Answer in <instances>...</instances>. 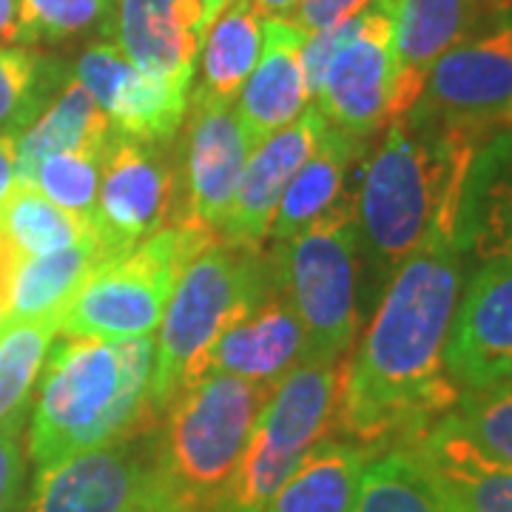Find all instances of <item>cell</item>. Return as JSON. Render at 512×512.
Segmentation results:
<instances>
[{"mask_svg": "<svg viewBox=\"0 0 512 512\" xmlns=\"http://www.w3.org/2000/svg\"><path fill=\"white\" fill-rule=\"evenodd\" d=\"M348 362L350 353L333 362H299L285 373L256 421L222 512L265 510L299 461L336 430Z\"/></svg>", "mask_w": 512, "mask_h": 512, "instance_id": "ba28073f", "label": "cell"}, {"mask_svg": "<svg viewBox=\"0 0 512 512\" xmlns=\"http://www.w3.org/2000/svg\"><path fill=\"white\" fill-rule=\"evenodd\" d=\"M461 293L456 239H436L393 271L362 348L348 362L336 430L359 447H410L456 410L447 339Z\"/></svg>", "mask_w": 512, "mask_h": 512, "instance_id": "6da1fadb", "label": "cell"}, {"mask_svg": "<svg viewBox=\"0 0 512 512\" xmlns=\"http://www.w3.org/2000/svg\"><path fill=\"white\" fill-rule=\"evenodd\" d=\"M476 146L453 128L404 114L387 123L356 197L359 234L384 271L436 239H456L458 202Z\"/></svg>", "mask_w": 512, "mask_h": 512, "instance_id": "7a4b0ae2", "label": "cell"}, {"mask_svg": "<svg viewBox=\"0 0 512 512\" xmlns=\"http://www.w3.org/2000/svg\"><path fill=\"white\" fill-rule=\"evenodd\" d=\"M305 330L282 293H271L228 330L197 367L191 384L205 376H239L248 382L279 384L302 362Z\"/></svg>", "mask_w": 512, "mask_h": 512, "instance_id": "d6986e66", "label": "cell"}, {"mask_svg": "<svg viewBox=\"0 0 512 512\" xmlns=\"http://www.w3.org/2000/svg\"><path fill=\"white\" fill-rule=\"evenodd\" d=\"M410 450L458 512H512V467L481 450L453 413Z\"/></svg>", "mask_w": 512, "mask_h": 512, "instance_id": "ffe728a7", "label": "cell"}, {"mask_svg": "<svg viewBox=\"0 0 512 512\" xmlns=\"http://www.w3.org/2000/svg\"><path fill=\"white\" fill-rule=\"evenodd\" d=\"M111 134L114 131L106 111L94 103L92 94L77 80H72L18 137V180L32 185L40 160L57 151H72V148L103 151Z\"/></svg>", "mask_w": 512, "mask_h": 512, "instance_id": "d4e9b609", "label": "cell"}, {"mask_svg": "<svg viewBox=\"0 0 512 512\" xmlns=\"http://www.w3.org/2000/svg\"><path fill=\"white\" fill-rule=\"evenodd\" d=\"M214 242H220L217 234L177 222L151 234L134 251L100 262L57 316V333L66 339L151 336L188 262Z\"/></svg>", "mask_w": 512, "mask_h": 512, "instance_id": "52a82bcc", "label": "cell"}, {"mask_svg": "<svg viewBox=\"0 0 512 512\" xmlns=\"http://www.w3.org/2000/svg\"><path fill=\"white\" fill-rule=\"evenodd\" d=\"M262 52V20L251 0H228L208 26L200 55V86L191 94L237 103L239 89Z\"/></svg>", "mask_w": 512, "mask_h": 512, "instance_id": "4316f807", "label": "cell"}, {"mask_svg": "<svg viewBox=\"0 0 512 512\" xmlns=\"http://www.w3.org/2000/svg\"><path fill=\"white\" fill-rule=\"evenodd\" d=\"M373 453L353 441L316 444L262 512H356L359 487Z\"/></svg>", "mask_w": 512, "mask_h": 512, "instance_id": "7402d4cb", "label": "cell"}, {"mask_svg": "<svg viewBox=\"0 0 512 512\" xmlns=\"http://www.w3.org/2000/svg\"><path fill=\"white\" fill-rule=\"evenodd\" d=\"M100 157L103 151H92V148L49 154L37 165L32 185L63 211L92 222L97 188H100Z\"/></svg>", "mask_w": 512, "mask_h": 512, "instance_id": "1f68e13d", "label": "cell"}, {"mask_svg": "<svg viewBox=\"0 0 512 512\" xmlns=\"http://www.w3.org/2000/svg\"><path fill=\"white\" fill-rule=\"evenodd\" d=\"M188 217L180 222L197 225L220 237L222 225L237 200L239 180L251 146L231 103L191 94L188 100Z\"/></svg>", "mask_w": 512, "mask_h": 512, "instance_id": "5bb4252c", "label": "cell"}, {"mask_svg": "<svg viewBox=\"0 0 512 512\" xmlns=\"http://www.w3.org/2000/svg\"><path fill=\"white\" fill-rule=\"evenodd\" d=\"M370 0H302L293 12V23L302 29V32H322V29H330L342 20L353 18L356 12H362Z\"/></svg>", "mask_w": 512, "mask_h": 512, "instance_id": "e575fe53", "label": "cell"}, {"mask_svg": "<svg viewBox=\"0 0 512 512\" xmlns=\"http://www.w3.org/2000/svg\"><path fill=\"white\" fill-rule=\"evenodd\" d=\"M396 3L399 0H370L353 15L348 40L330 57L316 94L322 117L356 140L390 123Z\"/></svg>", "mask_w": 512, "mask_h": 512, "instance_id": "30bf717a", "label": "cell"}, {"mask_svg": "<svg viewBox=\"0 0 512 512\" xmlns=\"http://www.w3.org/2000/svg\"><path fill=\"white\" fill-rule=\"evenodd\" d=\"M151 481V430L37 467L18 512H134Z\"/></svg>", "mask_w": 512, "mask_h": 512, "instance_id": "7c38bea8", "label": "cell"}, {"mask_svg": "<svg viewBox=\"0 0 512 512\" xmlns=\"http://www.w3.org/2000/svg\"><path fill=\"white\" fill-rule=\"evenodd\" d=\"M484 0H399L393 15V86L390 123L421 100L433 66L470 40L487 15ZM493 15V12H490Z\"/></svg>", "mask_w": 512, "mask_h": 512, "instance_id": "2e32d148", "label": "cell"}, {"mask_svg": "<svg viewBox=\"0 0 512 512\" xmlns=\"http://www.w3.org/2000/svg\"><path fill=\"white\" fill-rule=\"evenodd\" d=\"M410 114L484 146L512 128V20L470 37L433 66Z\"/></svg>", "mask_w": 512, "mask_h": 512, "instance_id": "9c48e42d", "label": "cell"}, {"mask_svg": "<svg viewBox=\"0 0 512 512\" xmlns=\"http://www.w3.org/2000/svg\"><path fill=\"white\" fill-rule=\"evenodd\" d=\"M274 382L205 376L183 387L151 430L148 504L157 512H222Z\"/></svg>", "mask_w": 512, "mask_h": 512, "instance_id": "277c9868", "label": "cell"}, {"mask_svg": "<svg viewBox=\"0 0 512 512\" xmlns=\"http://www.w3.org/2000/svg\"><path fill=\"white\" fill-rule=\"evenodd\" d=\"M493 15H507L512 9V0H484Z\"/></svg>", "mask_w": 512, "mask_h": 512, "instance_id": "b9f144b4", "label": "cell"}, {"mask_svg": "<svg viewBox=\"0 0 512 512\" xmlns=\"http://www.w3.org/2000/svg\"><path fill=\"white\" fill-rule=\"evenodd\" d=\"M305 37L308 32L288 18L262 20V52L237 94V117L251 148L291 126L311 103L302 60Z\"/></svg>", "mask_w": 512, "mask_h": 512, "instance_id": "e0dca14e", "label": "cell"}, {"mask_svg": "<svg viewBox=\"0 0 512 512\" xmlns=\"http://www.w3.org/2000/svg\"><path fill=\"white\" fill-rule=\"evenodd\" d=\"M23 256L18 254V248L12 245V239L6 237V231L0 228V319L6 311L9 302V291H12V279L18 274V265Z\"/></svg>", "mask_w": 512, "mask_h": 512, "instance_id": "74e56055", "label": "cell"}, {"mask_svg": "<svg viewBox=\"0 0 512 512\" xmlns=\"http://www.w3.org/2000/svg\"><path fill=\"white\" fill-rule=\"evenodd\" d=\"M356 512H458L410 447L387 450L367 464Z\"/></svg>", "mask_w": 512, "mask_h": 512, "instance_id": "f1b7e54d", "label": "cell"}, {"mask_svg": "<svg viewBox=\"0 0 512 512\" xmlns=\"http://www.w3.org/2000/svg\"><path fill=\"white\" fill-rule=\"evenodd\" d=\"M447 370L464 390L512 382V262H484L458 302Z\"/></svg>", "mask_w": 512, "mask_h": 512, "instance_id": "4fadbf2b", "label": "cell"}, {"mask_svg": "<svg viewBox=\"0 0 512 512\" xmlns=\"http://www.w3.org/2000/svg\"><path fill=\"white\" fill-rule=\"evenodd\" d=\"M20 0H0V40L18 43Z\"/></svg>", "mask_w": 512, "mask_h": 512, "instance_id": "f35d334b", "label": "cell"}, {"mask_svg": "<svg viewBox=\"0 0 512 512\" xmlns=\"http://www.w3.org/2000/svg\"><path fill=\"white\" fill-rule=\"evenodd\" d=\"M325 126L328 120L322 117V111L305 109L291 126L279 128L268 140L251 148L239 180L237 200L220 231V242L245 251H259L271 231L276 205L293 174L313 154Z\"/></svg>", "mask_w": 512, "mask_h": 512, "instance_id": "9a60e30c", "label": "cell"}, {"mask_svg": "<svg viewBox=\"0 0 512 512\" xmlns=\"http://www.w3.org/2000/svg\"><path fill=\"white\" fill-rule=\"evenodd\" d=\"M174 200V171L163 146L111 134L100 157L92 234L106 259L134 251L165 228Z\"/></svg>", "mask_w": 512, "mask_h": 512, "instance_id": "8fae6325", "label": "cell"}, {"mask_svg": "<svg viewBox=\"0 0 512 512\" xmlns=\"http://www.w3.org/2000/svg\"><path fill=\"white\" fill-rule=\"evenodd\" d=\"M188 100L191 80L157 77L134 66L100 109L106 111L114 134L148 146H165L183 126Z\"/></svg>", "mask_w": 512, "mask_h": 512, "instance_id": "484cf974", "label": "cell"}, {"mask_svg": "<svg viewBox=\"0 0 512 512\" xmlns=\"http://www.w3.org/2000/svg\"><path fill=\"white\" fill-rule=\"evenodd\" d=\"M55 66L35 52L0 46V134L20 137L55 86Z\"/></svg>", "mask_w": 512, "mask_h": 512, "instance_id": "4dcf8cb0", "label": "cell"}, {"mask_svg": "<svg viewBox=\"0 0 512 512\" xmlns=\"http://www.w3.org/2000/svg\"><path fill=\"white\" fill-rule=\"evenodd\" d=\"M114 0H20L18 43H66L89 35L111 15Z\"/></svg>", "mask_w": 512, "mask_h": 512, "instance_id": "d6a6232c", "label": "cell"}, {"mask_svg": "<svg viewBox=\"0 0 512 512\" xmlns=\"http://www.w3.org/2000/svg\"><path fill=\"white\" fill-rule=\"evenodd\" d=\"M456 245L481 265L512 262V128L490 137L467 168Z\"/></svg>", "mask_w": 512, "mask_h": 512, "instance_id": "44dd1931", "label": "cell"}, {"mask_svg": "<svg viewBox=\"0 0 512 512\" xmlns=\"http://www.w3.org/2000/svg\"><path fill=\"white\" fill-rule=\"evenodd\" d=\"M0 228L12 239L20 256L52 254L92 237V222L63 211L29 183H18L15 194L3 205Z\"/></svg>", "mask_w": 512, "mask_h": 512, "instance_id": "f546056e", "label": "cell"}, {"mask_svg": "<svg viewBox=\"0 0 512 512\" xmlns=\"http://www.w3.org/2000/svg\"><path fill=\"white\" fill-rule=\"evenodd\" d=\"M197 3H200L202 9L208 12V18H211V20L217 18V15H220L222 9L228 6V0H197Z\"/></svg>", "mask_w": 512, "mask_h": 512, "instance_id": "60d3db41", "label": "cell"}, {"mask_svg": "<svg viewBox=\"0 0 512 512\" xmlns=\"http://www.w3.org/2000/svg\"><path fill=\"white\" fill-rule=\"evenodd\" d=\"M271 282L305 330L302 362L348 356L359 330V220L356 197H342L302 234L276 242Z\"/></svg>", "mask_w": 512, "mask_h": 512, "instance_id": "8992f818", "label": "cell"}, {"mask_svg": "<svg viewBox=\"0 0 512 512\" xmlns=\"http://www.w3.org/2000/svg\"><path fill=\"white\" fill-rule=\"evenodd\" d=\"M211 23L197 0H120L117 46L140 72L194 83Z\"/></svg>", "mask_w": 512, "mask_h": 512, "instance_id": "ac0fdd59", "label": "cell"}, {"mask_svg": "<svg viewBox=\"0 0 512 512\" xmlns=\"http://www.w3.org/2000/svg\"><path fill=\"white\" fill-rule=\"evenodd\" d=\"M134 512H157V510H154V507L148 504V495H146V501H143V504H140V507H137Z\"/></svg>", "mask_w": 512, "mask_h": 512, "instance_id": "7bdbcfd3", "label": "cell"}, {"mask_svg": "<svg viewBox=\"0 0 512 512\" xmlns=\"http://www.w3.org/2000/svg\"><path fill=\"white\" fill-rule=\"evenodd\" d=\"M151 379V336H77L57 345L43 367L29 424V458L35 467L154 430Z\"/></svg>", "mask_w": 512, "mask_h": 512, "instance_id": "3957f363", "label": "cell"}, {"mask_svg": "<svg viewBox=\"0 0 512 512\" xmlns=\"http://www.w3.org/2000/svg\"><path fill=\"white\" fill-rule=\"evenodd\" d=\"M453 416L481 450L512 467V382L464 390Z\"/></svg>", "mask_w": 512, "mask_h": 512, "instance_id": "836d02e7", "label": "cell"}, {"mask_svg": "<svg viewBox=\"0 0 512 512\" xmlns=\"http://www.w3.org/2000/svg\"><path fill=\"white\" fill-rule=\"evenodd\" d=\"M55 319L37 322H0V430L20 433L29 416L35 387L43 376Z\"/></svg>", "mask_w": 512, "mask_h": 512, "instance_id": "83f0119b", "label": "cell"}, {"mask_svg": "<svg viewBox=\"0 0 512 512\" xmlns=\"http://www.w3.org/2000/svg\"><path fill=\"white\" fill-rule=\"evenodd\" d=\"M23 476H26V461L20 450V433L0 430V512L18 510Z\"/></svg>", "mask_w": 512, "mask_h": 512, "instance_id": "d590c367", "label": "cell"}, {"mask_svg": "<svg viewBox=\"0 0 512 512\" xmlns=\"http://www.w3.org/2000/svg\"><path fill=\"white\" fill-rule=\"evenodd\" d=\"M359 148H362V140L328 123L313 154L293 174V180L276 205L268 237L274 242H285L302 234L319 217H325L330 208L345 197V177Z\"/></svg>", "mask_w": 512, "mask_h": 512, "instance_id": "603a6c76", "label": "cell"}, {"mask_svg": "<svg viewBox=\"0 0 512 512\" xmlns=\"http://www.w3.org/2000/svg\"><path fill=\"white\" fill-rule=\"evenodd\" d=\"M18 137L0 134V211L18 188Z\"/></svg>", "mask_w": 512, "mask_h": 512, "instance_id": "8d00e7d4", "label": "cell"}, {"mask_svg": "<svg viewBox=\"0 0 512 512\" xmlns=\"http://www.w3.org/2000/svg\"><path fill=\"white\" fill-rule=\"evenodd\" d=\"M106 262L94 234L72 248H60L52 254L23 256L18 274L12 279L9 302L0 322H37L55 319L69 305L74 291L94 268Z\"/></svg>", "mask_w": 512, "mask_h": 512, "instance_id": "cb8c5ba5", "label": "cell"}, {"mask_svg": "<svg viewBox=\"0 0 512 512\" xmlns=\"http://www.w3.org/2000/svg\"><path fill=\"white\" fill-rule=\"evenodd\" d=\"M271 265L259 251L214 242L177 279L154 345L151 407L160 416L191 384L208 350L271 293Z\"/></svg>", "mask_w": 512, "mask_h": 512, "instance_id": "5b68a950", "label": "cell"}, {"mask_svg": "<svg viewBox=\"0 0 512 512\" xmlns=\"http://www.w3.org/2000/svg\"><path fill=\"white\" fill-rule=\"evenodd\" d=\"M254 9L259 15H268V18H285L291 15L293 9L302 3V0H251Z\"/></svg>", "mask_w": 512, "mask_h": 512, "instance_id": "ab89813d", "label": "cell"}]
</instances>
